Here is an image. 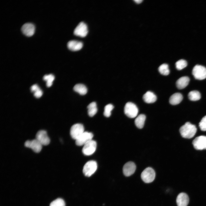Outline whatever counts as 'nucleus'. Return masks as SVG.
Here are the masks:
<instances>
[{
	"label": "nucleus",
	"instance_id": "nucleus-29",
	"mask_svg": "<svg viewBox=\"0 0 206 206\" xmlns=\"http://www.w3.org/2000/svg\"><path fill=\"white\" fill-rule=\"evenodd\" d=\"M54 79L55 77L52 74L46 75H44L43 77V80L46 81L47 82H52Z\"/></svg>",
	"mask_w": 206,
	"mask_h": 206
},
{
	"label": "nucleus",
	"instance_id": "nucleus-20",
	"mask_svg": "<svg viewBox=\"0 0 206 206\" xmlns=\"http://www.w3.org/2000/svg\"><path fill=\"white\" fill-rule=\"evenodd\" d=\"M146 117L145 115L141 114L135 119L134 122L136 126L139 128L141 129L144 126Z\"/></svg>",
	"mask_w": 206,
	"mask_h": 206
},
{
	"label": "nucleus",
	"instance_id": "nucleus-28",
	"mask_svg": "<svg viewBox=\"0 0 206 206\" xmlns=\"http://www.w3.org/2000/svg\"><path fill=\"white\" fill-rule=\"evenodd\" d=\"M199 126L201 130L206 131V115L201 119L199 123Z\"/></svg>",
	"mask_w": 206,
	"mask_h": 206
},
{
	"label": "nucleus",
	"instance_id": "nucleus-4",
	"mask_svg": "<svg viewBox=\"0 0 206 206\" xmlns=\"http://www.w3.org/2000/svg\"><path fill=\"white\" fill-rule=\"evenodd\" d=\"M97 168L96 162L94 161H90L87 162L84 165L83 172L85 176L89 177L95 172Z\"/></svg>",
	"mask_w": 206,
	"mask_h": 206
},
{
	"label": "nucleus",
	"instance_id": "nucleus-16",
	"mask_svg": "<svg viewBox=\"0 0 206 206\" xmlns=\"http://www.w3.org/2000/svg\"><path fill=\"white\" fill-rule=\"evenodd\" d=\"M67 46L68 49L71 51H77L80 50L82 48L83 43L80 41L71 40L68 42Z\"/></svg>",
	"mask_w": 206,
	"mask_h": 206
},
{
	"label": "nucleus",
	"instance_id": "nucleus-32",
	"mask_svg": "<svg viewBox=\"0 0 206 206\" xmlns=\"http://www.w3.org/2000/svg\"><path fill=\"white\" fill-rule=\"evenodd\" d=\"M52 84V82H47L46 83V86L48 87H50Z\"/></svg>",
	"mask_w": 206,
	"mask_h": 206
},
{
	"label": "nucleus",
	"instance_id": "nucleus-17",
	"mask_svg": "<svg viewBox=\"0 0 206 206\" xmlns=\"http://www.w3.org/2000/svg\"><path fill=\"white\" fill-rule=\"evenodd\" d=\"M189 81L190 79L187 76H185L181 77L176 81V86L179 89H183L188 85Z\"/></svg>",
	"mask_w": 206,
	"mask_h": 206
},
{
	"label": "nucleus",
	"instance_id": "nucleus-12",
	"mask_svg": "<svg viewBox=\"0 0 206 206\" xmlns=\"http://www.w3.org/2000/svg\"><path fill=\"white\" fill-rule=\"evenodd\" d=\"M88 32L87 26L83 22H80L74 30V34L82 37H85Z\"/></svg>",
	"mask_w": 206,
	"mask_h": 206
},
{
	"label": "nucleus",
	"instance_id": "nucleus-19",
	"mask_svg": "<svg viewBox=\"0 0 206 206\" xmlns=\"http://www.w3.org/2000/svg\"><path fill=\"white\" fill-rule=\"evenodd\" d=\"M183 96L179 93H176L172 95L169 98V102L173 105H177L182 101Z\"/></svg>",
	"mask_w": 206,
	"mask_h": 206
},
{
	"label": "nucleus",
	"instance_id": "nucleus-7",
	"mask_svg": "<svg viewBox=\"0 0 206 206\" xmlns=\"http://www.w3.org/2000/svg\"><path fill=\"white\" fill-rule=\"evenodd\" d=\"M93 134L90 132H84L76 140V144L78 146L85 145L89 141L92 140Z\"/></svg>",
	"mask_w": 206,
	"mask_h": 206
},
{
	"label": "nucleus",
	"instance_id": "nucleus-13",
	"mask_svg": "<svg viewBox=\"0 0 206 206\" xmlns=\"http://www.w3.org/2000/svg\"><path fill=\"white\" fill-rule=\"evenodd\" d=\"M136 169V166L134 163L129 161L125 163L123 168V172L124 175L126 177L130 176L134 173Z\"/></svg>",
	"mask_w": 206,
	"mask_h": 206
},
{
	"label": "nucleus",
	"instance_id": "nucleus-14",
	"mask_svg": "<svg viewBox=\"0 0 206 206\" xmlns=\"http://www.w3.org/2000/svg\"><path fill=\"white\" fill-rule=\"evenodd\" d=\"M22 33L27 36H32L35 31V26L34 25L31 23H27L24 24L21 27Z\"/></svg>",
	"mask_w": 206,
	"mask_h": 206
},
{
	"label": "nucleus",
	"instance_id": "nucleus-24",
	"mask_svg": "<svg viewBox=\"0 0 206 206\" xmlns=\"http://www.w3.org/2000/svg\"><path fill=\"white\" fill-rule=\"evenodd\" d=\"M158 70L161 74L165 76L169 75L170 73L168 65L166 64H163L160 66Z\"/></svg>",
	"mask_w": 206,
	"mask_h": 206
},
{
	"label": "nucleus",
	"instance_id": "nucleus-26",
	"mask_svg": "<svg viewBox=\"0 0 206 206\" xmlns=\"http://www.w3.org/2000/svg\"><path fill=\"white\" fill-rule=\"evenodd\" d=\"M114 106L111 104L106 105L104 108V115L107 117H110L111 115V111L114 108Z\"/></svg>",
	"mask_w": 206,
	"mask_h": 206
},
{
	"label": "nucleus",
	"instance_id": "nucleus-33",
	"mask_svg": "<svg viewBox=\"0 0 206 206\" xmlns=\"http://www.w3.org/2000/svg\"><path fill=\"white\" fill-rule=\"evenodd\" d=\"M134 1L137 3L139 4L141 3L143 1L142 0H134Z\"/></svg>",
	"mask_w": 206,
	"mask_h": 206
},
{
	"label": "nucleus",
	"instance_id": "nucleus-3",
	"mask_svg": "<svg viewBox=\"0 0 206 206\" xmlns=\"http://www.w3.org/2000/svg\"><path fill=\"white\" fill-rule=\"evenodd\" d=\"M155 177V173L152 168L148 167L142 172L141 177L142 181L145 183H149L152 182Z\"/></svg>",
	"mask_w": 206,
	"mask_h": 206
},
{
	"label": "nucleus",
	"instance_id": "nucleus-2",
	"mask_svg": "<svg viewBox=\"0 0 206 206\" xmlns=\"http://www.w3.org/2000/svg\"><path fill=\"white\" fill-rule=\"evenodd\" d=\"M124 111L127 116L130 118H133L137 116L138 109L134 103L128 102L124 106Z\"/></svg>",
	"mask_w": 206,
	"mask_h": 206
},
{
	"label": "nucleus",
	"instance_id": "nucleus-23",
	"mask_svg": "<svg viewBox=\"0 0 206 206\" xmlns=\"http://www.w3.org/2000/svg\"><path fill=\"white\" fill-rule=\"evenodd\" d=\"M188 97L190 100L196 101L199 100L201 98L200 92L197 90H193L189 92Z\"/></svg>",
	"mask_w": 206,
	"mask_h": 206
},
{
	"label": "nucleus",
	"instance_id": "nucleus-25",
	"mask_svg": "<svg viewBox=\"0 0 206 206\" xmlns=\"http://www.w3.org/2000/svg\"><path fill=\"white\" fill-rule=\"evenodd\" d=\"M187 62L183 59L179 60L175 63L176 68L178 70H181L185 68L187 66Z\"/></svg>",
	"mask_w": 206,
	"mask_h": 206
},
{
	"label": "nucleus",
	"instance_id": "nucleus-30",
	"mask_svg": "<svg viewBox=\"0 0 206 206\" xmlns=\"http://www.w3.org/2000/svg\"><path fill=\"white\" fill-rule=\"evenodd\" d=\"M43 94V92L40 89H39L34 92V95L36 98L40 97Z\"/></svg>",
	"mask_w": 206,
	"mask_h": 206
},
{
	"label": "nucleus",
	"instance_id": "nucleus-22",
	"mask_svg": "<svg viewBox=\"0 0 206 206\" xmlns=\"http://www.w3.org/2000/svg\"><path fill=\"white\" fill-rule=\"evenodd\" d=\"M88 114L89 116H94L97 112V108L96 103L93 102L90 103L87 106Z\"/></svg>",
	"mask_w": 206,
	"mask_h": 206
},
{
	"label": "nucleus",
	"instance_id": "nucleus-15",
	"mask_svg": "<svg viewBox=\"0 0 206 206\" xmlns=\"http://www.w3.org/2000/svg\"><path fill=\"white\" fill-rule=\"evenodd\" d=\"M189 201L187 195L185 193H181L177 196L176 203L178 206H187Z\"/></svg>",
	"mask_w": 206,
	"mask_h": 206
},
{
	"label": "nucleus",
	"instance_id": "nucleus-6",
	"mask_svg": "<svg viewBox=\"0 0 206 206\" xmlns=\"http://www.w3.org/2000/svg\"><path fill=\"white\" fill-rule=\"evenodd\" d=\"M84 132L83 125L81 124L77 123L74 124L71 127L70 134L72 138L76 140Z\"/></svg>",
	"mask_w": 206,
	"mask_h": 206
},
{
	"label": "nucleus",
	"instance_id": "nucleus-10",
	"mask_svg": "<svg viewBox=\"0 0 206 206\" xmlns=\"http://www.w3.org/2000/svg\"><path fill=\"white\" fill-rule=\"evenodd\" d=\"M35 138L42 145H47L50 142V139L47 135V132L44 130L38 131L36 134Z\"/></svg>",
	"mask_w": 206,
	"mask_h": 206
},
{
	"label": "nucleus",
	"instance_id": "nucleus-9",
	"mask_svg": "<svg viewBox=\"0 0 206 206\" xmlns=\"http://www.w3.org/2000/svg\"><path fill=\"white\" fill-rule=\"evenodd\" d=\"M192 144L197 150L206 149V136H200L196 137L193 141Z\"/></svg>",
	"mask_w": 206,
	"mask_h": 206
},
{
	"label": "nucleus",
	"instance_id": "nucleus-27",
	"mask_svg": "<svg viewBox=\"0 0 206 206\" xmlns=\"http://www.w3.org/2000/svg\"><path fill=\"white\" fill-rule=\"evenodd\" d=\"M49 206H65V203L62 199L59 198L52 202Z\"/></svg>",
	"mask_w": 206,
	"mask_h": 206
},
{
	"label": "nucleus",
	"instance_id": "nucleus-5",
	"mask_svg": "<svg viewBox=\"0 0 206 206\" xmlns=\"http://www.w3.org/2000/svg\"><path fill=\"white\" fill-rule=\"evenodd\" d=\"M192 73L196 79L202 80L206 78V68L201 65H197L194 66Z\"/></svg>",
	"mask_w": 206,
	"mask_h": 206
},
{
	"label": "nucleus",
	"instance_id": "nucleus-8",
	"mask_svg": "<svg viewBox=\"0 0 206 206\" xmlns=\"http://www.w3.org/2000/svg\"><path fill=\"white\" fill-rule=\"evenodd\" d=\"M96 146V141L92 140L84 145L82 152L86 155H91L95 151Z\"/></svg>",
	"mask_w": 206,
	"mask_h": 206
},
{
	"label": "nucleus",
	"instance_id": "nucleus-11",
	"mask_svg": "<svg viewBox=\"0 0 206 206\" xmlns=\"http://www.w3.org/2000/svg\"><path fill=\"white\" fill-rule=\"evenodd\" d=\"M26 147L31 148L35 153H39L41 151L42 145L36 138L31 140H27L24 143Z\"/></svg>",
	"mask_w": 206,
	"mask_h": 206
},
{
	"label": "nucleus",
	"instance_id": "nucleus-31",
	"mask_svg": "<svg viewBox=\"0 0 206 206\" xmlns=\"http://www.w3.org/2000/svg\"><path fill=\"white\" fill-rule=\"evenodd\" d=\"M40 88L37 84H34L31 88V90L32 92H35Z\"/></svg>",
	"mask_w": 206,
	"mask_h": 206
},
{
	"label": "nucleus",
	"instance_id": "nucleus-18",
	"mask_svg": "<svg viewBox=\"0 0 206 206\" xmlns=\"http://www.w3.org/2000/svg\"><path fill=\"white\" fill-rule=\"evenodd\" d=\"M143 99L147 103H152L155 102L157 99L156 96L152 92L148 91L144 94Z\"/></svg>",
	"mask_w": 206,
	"mask_h": 206
},
{
	"label": "nucleus",
	"instance_id": "nucleus-21",
	"mask_svg": "<svg viewBox=\"0 0 206 206\" xmlns=\"http://www.w3.org/2000/svg\"><path fill=\"white\" fill-rule=\"evenodd\" d=\"M73 89L75 91L81 95H84L87 92L86 87L84 85L81 84L75 85Z\"/></svg>",
	"mask_w": 206,
	"mask_h": 206
},
{
	"label": "nucleus",
	"instance_id": "nucleus-1",
	"mask_svg": "<svg viewBox=\"0 0 206 206\" xmlns=\"http://www.w3.org/2000/svg\"><path fill=\"white\" fill-rule=\"evenodd\" d=\"M179 130L183 137L190 139L194 136L197 129L195 125L192 124L189 122H187L180 128Z\"/></svg>",
	"mask_w": 206,
	"mask_h": 206
}]
</instances>
